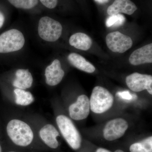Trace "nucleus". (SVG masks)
Listing matches in <instances>:
<instances>
[{
  "label": "nucleus",
  "mask_w": 152,
  "mask_h": 152,
  "mask_svg": "<svg viewBox=\"0 0 152 152\" xmlns=\"http://www.w3.org/2000/svg\"><path fill=\"white\" fill-rule=\"evenodd\" d=\"M7 132L12 142L18 146H28L34 140L32 130L26 123L21 120L10 121L7 125Z\"/></svg>",
  "instance_id": "obj_1"
},
{
  "label": "nucleus",
  "mask_w": 152,
  "mask_h": 152,
  "mask_svg": "<svg viewBox=\"0 0 152 152\" xmlns=\"http://www.w3.org/2000/svg\"><path fill=\"white\" fill-rule=\"evenodd\" d=\"M56 121L60 132L68 145L74 150L79 149L81 145V137L73 123L64 115L58 116Z\"/></svg>",
  "instance_id": "obj_2"
},
{
  "label": "nucleus",
  "mask_w": 152,
  "mask_h": 152,
  "mask_svg": "<svg viewBox=\"0 0 152 152\" xmlns=\"http://www.w3.org/2000/svg\"><path fill=\"white\" fill-rule=\"evenodd\" d=\"M113 102V96L107 89L101 86L94 88L90 100L92 111L95 113H103L111 108Z\"/></svg>",
  "instance_id": "obj_3"
},
{
  "label": "nucleus",
  "mask_w": 152,
  "mask_h": 152,
  "mask_svg": "<svg viewBox=\"0 0 152 152\" xmlns=\"http://www.w3.org/2000/svg\"><path fill=\"white\" fill-rule=\"evenodd\" d=\"M62 31V26L59 22L50 17H42L39 21L38 34L44 40L56 42L61 37Z\"/></svg>",
  "instance_id": "obj_4"
},
{
  "label": "nucleus",
  "mask_w": 152,
  "mask_h": 152,
  "mask_svg": "<svg viewBox=\"0 0 152 152\" xmlns=\"http://www.w3.org/2000/svg\"><path fill=\"white\" fill-rule=\"evenodd\" d=\"M23 35L19 30L12 29L0 35V53H7L17 51L24 45Z\"/></svg>",
  "instance_id": "obj_5"
},
{
  "label": "nucleus",
  "mask_w": 152,
  "mask_h": 152,
  "mask_svg": "<svg viewBox=\"0 0 152 152\" xmlns=\"http://www.w3.org/2000/svg\"><path fill=\"white\" fill-rule=\"evenodd\" d=\"M107 46L114 53H123L130 49L133 41L130 37L119 31L108 34L106 38Z\"/></svg>",
  "instance_id": "obj_6"
},
{
  "label": "nucleus",
  "mask_w": 152,
  "mask_h": 152,
  "mask_svg": "<svg viewBox=\"0 0 152 152\" xmlns=\"http://www.w3.org/2000/svg\"><path fill=\"white\" fill-rule=\"evenodd\" d=\"M126 83L130 89L136 92L146 90L152 94V76L135 72L126 78Z\"/></svg>",
  "instance_id": "obj_7"
},
{
  "label": "nucleus",
  "mask_w": 152,
  "mask_h": 152,
  "mask_svg": "<svg viewBox=\"0 0 152 152\" xmlns=\"http://www.w3.org/2000/svg\"><path fill=\"white\" fill-rule=\"evenodd\" d=\"M128 127L127 122L121 118L111 120L107 123L104 128V138L109 141L120 138L124 135Z\"/></svg>",
  "instance_id": "obj_8"
},
{
  "label": "nucleus",
  "mask_w": 152,
  "mask_h": 152,
  "mask_svg": "<svg viewBox=\"0 0 152 152\" xmlns=\"http://www.w3.org/2000/svg\"><path fill=\"white\" fill-rule=\"evenodd\" d=\"M89 98L85 95L79 96L75 103L69 107V114L72 119L80 121L86 118L90 113Z\"/></svg>",
  "instance_id": "obj_9"
},
{
  "label": "nucleus",
  "mask_w": 152,
  "mask_h": 152,
  "mask_svg": "<svg viewBox=\"0 0 152 152\" xmlns=\"http://www.w3.org/2000/svg\"><path fill=\"white\" fill-rule=\"evenodd\" d=\"M65 72L62 69L59 60H55L50 65L46 68L45 76L46 83L51 86L58 84L64 76Z\"/></svg>",
  "instance_id": "obj_10"
},
{
  "label": "nucleus",
  "mask_w": 152,
  "mask_h": 152,
  "mask_svg": "<svg viewBox=\"0 0 152 152\" xmlns=\"http://www.w3.org/2000/svg\"><path fill=\"white\" fill-rule=\"evenodd\" d=\"M129 61L134 66L152 63V44H148L134 51L129 58Z\"/></svg>",
  "instance_id": "obj_11"
},
{
  "label": "nucleus",
  "mask_w": 152,
  "mask_h": 152,
  "mask_svg": "<svg viewBox=\"0 0 152 152\" xmlns=\"http://www.w3.org/2000/svg\"><path fill=\"white\" fill-rule=\"evenodd\" d=\"M59 133L53 125L47 124L44 126L39 131V136L44 143L50 148L56 149L59 146L57 137Z\"/></svg>",
  "instance_id": "obj_12"
},
{
  "label": "nucleus",
  "mask_w": 152,
  "mask_h": 152,
  "mask_svg": "<svg viewBox=\"0 0 152 152\" xmlns=\"http://www.w3.org/2000/svg\"><path fill=\"white\" fill-rule=\"evenodd\" d=\"M137 10V6L131 0H115L108 8L107 12L110 16L121 13L132 15Z\"/></svg>",
  "instance_id": "obj_13"
},
{
  "label": "nucleus",
  "mask_w": 152,
  "mask_h": 152,
  "mask_svg": "<svg viewBox=\"0 0 152 152\" xmlns=\"http://www.w3.org/2000/svg\"><path fill=\"white\" fill-rule=\"evenodd\" d=\"M15 75L16 78L13 83L14 87L25 90L32 86L33 78L28 70L19 69L16 72Z\"/></svg>",
  "instance_id": "obj_14"
},
{
  "label": "nucleus",
  "mask_w": 152,
  "mask_h": 152,
  "mask_svg": "<svg viewBox=\"0 0 152 152\" xmlns=\"http://www.w3.org/2000/svg\"><path fill=\"white\" fill-rule=\"evenodd\" d=\"M68 59L69 62L80 70L88 73H92L96 68L83 57L76 53H72L69 55Z\"/></svg>",
  "instance_id": "obj_15"
},
{
  "label": "nucleus",
  "mask_w": 152,
  "mask_h": 152,
  "mask_svg": "<svg viewBox=\"0 0 152 152\" xmlns=\"http://www.w3.org/2000/svg\"><path fill=\"white\" fill-rule=\"evenodd\" d=\"M69 43L76 49L86 51L91 48L93 42L91 39L84 33H77L71 36Z\"/></svg>",
  "instance_id": "obj_16"
},
{
  "label": "nucleus",
  "mask_w": 152,
  "mask_h": 152,
  "mask_svg": "<svg viewBox=\"0 0 152 152\" xmlns=\"http://www.w3.org/2000/svg\"><path fill=\"white\" fill-rule=\"evenodd\" d=\"M15 96V103L21 106H28L32 103L34 98L31 93L24 90L16 88L14 90Z\"/></svg>",
  "instance_id": "obj_17"
},
{
  "label": "nucleus",
  "mask_w": 152,
  "mask_h": 152,
  "mask_svg": "<svg viewBox=\"0 0 152 152\" xmlns=\"http://www.w3.org/2000/svg\"><path fill=\"white\" fill-rule=\"evenodd\" d=\"M131 152H152V137L135 143L130 147Z\"/></svg>",
  "instance_id": "obj_18"
},
{
  "label": "nucleus",
  "mask_w": 152,
  "mask_h": 152,
  "mask_svg": "<svg viewBox=\"0 0 152 152\" xmlns=\"http://www.w3.org/2000/svg\"><path fill=\"white\" fill-rule=\"evenodd\" d=\"M9 2L17 8L30 9L35 7L38 0H8Z\"/></svg>",
  "instance_id": "obj_19"
},
{
  "label": "nucleus",
  "mask_w": 152,
  "mask_h": 152,
  "mask_svg": "<svg viewBox=\"0 0 152 152\" xmlns=\"http://www.w3.org/2000/svg\"><path fill=\"white\" fill-rule=\"evenodd\" d=\"M126 18L121 14L110 16L106 20V25L107 27L120 26L124 23Z\"/></svg>",
  "instance_id": "obj_20"
},
{
  "label": "nucleus",
  "mask_w": 152,
  "mask_h": 152,
  "mask_svg": "<svg viewBox=\"0 0 152 152\" xmlns=\"http://www.w3.org/2000/svg\"><path fill=\"white\" fill-rule=\"evenodd\" d=\"M116 95L119 97L125 100L131 101L134 99L137 96L135 94H132L129 91H123L118 92Z\"/></svg>",
  "instance_id": "obj_21"
},
{
  "label": "nucleus",
  "mask_w": 152,
  "mask_h": 152,
  "mask_svg": "<svg viewBox=\"0 0 152 152\" xmlns=\"http://www.w3.org/2000/svg\"><path fill=\"white\" fill-rule=\"evenodd\" d=\"M42 4L48 8L52 9L56 7L58 0H40Z\"/></svg>",
  "instance_id": "obj_22"
},
{
  "label": "nucleus",
  "mask_w": 152,
  "mask_h": 152,
  "mask_svg": "<svg viewBox=\"0 0 152 152\" xmlns=\"http://www.w3.org/2000/svg\"><path fill=\"white\" fill-rule=\"evenodd\" d=\"M5 21V17L4 14L0 11V29L3 26Z\"/></svg>",
  "instance_id": "obj_23"
},
{
  "label": "nucleus",
  "mask_w": 152,
  "mask_h": 152,
  "mask_svg": "<svg viewBox=\"0 0 152 152\" xmlns=\"http://www.w3.org/2000/svg\"><path fill=\"white\" fill-rule=\"evenodd\" d=\"M96 152H111L109 151V150L103 148H100L98 149Z\"/></svg>",
  "instance_id": "obj_24"
},
{
  "label": "nucleus",
  "mask_w": 152,
  "mask_h": 152,
  "mask_svg": "<svg viewBox=\"0 0 152 152\" xmlns=\"http://www.w3.org/2000/svg\"><path fill=\"white\" fill-rule=\"evenodd\" d=\"M95 1L99 4H103L108 2L110 0H95Z\"/></svg>",
  "instance_id": "obj_25"
},
{
  "label": "nucleus",
  "mask_w": 152,
  "mask_h": 152,
  "mask_svg": "<svg viewBox=\"0 0 152 152\" xmlns=\"http://www.w3.org/2000/svg\"><path fill=\"white\" fill-rule=\"evenodd\" d=\"M114 152H124V151H122V150H117L116 151H115Z\"/></svg>",
  "instance_id": "obj_26"
},
{
  "label": "nucleus",
  "mask_w": 152,
  "mask_h": 152,
  "mask_svg": "<svg viewBox=\"0 0 152 152\" xmlns=\"http://www.w3.org/2000/svg\"><path fill=\"white\" fill-rule=\"evenodd\" d=\"M0 152H2V148L1 145H0Z\"/></svg>",
  "instance_id": "obj_27"
},
{
  "label": "nucleus",
  "mask_w": 152,
  "mask_h": 152,
  "mask_svg": "<svg viewBox=\"0 0 152 152\" xmlns=\"http://www.w3.org/2000/svg\"><path fill=\"white\" fill-rule=\"evenodd\" d=\"M8 152H18L15 151H9Z\"/></svg>",
  "instance_id": "obj_28"
}]
</instances>
